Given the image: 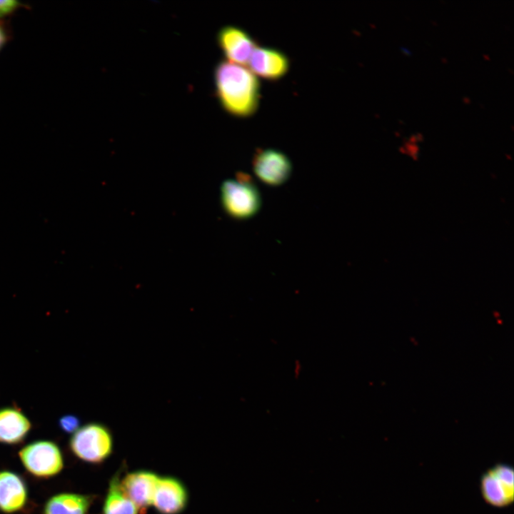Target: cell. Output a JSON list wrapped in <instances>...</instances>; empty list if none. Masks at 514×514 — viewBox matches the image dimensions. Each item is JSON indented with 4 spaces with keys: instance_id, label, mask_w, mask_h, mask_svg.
I'll list each match as a JSON object with an SVG mask.
<instances>
[{
    "instance_id": "7",
    "label": "cell",
    "mask_w": 514,
    "mask_h": 514,
    "mask_svg": "<svg viewBox=\"0 0 514 514\" xmlns=\"http://www.w3.org/2000/svg\"><path fill=\"white\" fill-rule=\"evenodd\" d=\"M216 41L226 61L241 66L248 64L258 45L247 31L235 25L221 27L217 33Z\"/></svg>"
},
{
    "instance_id": "10",
    "label": "cell",
    "mask_w": 514,
    "mask_h": 514,
    "mask_svg": "<svg viewBox=\"0 0 514 514\" xmlns=\"http://www.w3.org/2000/svg\"><path fill=\"white\" fill-rule=\"evenodd\" d=\"M188 498L181 480L173 476H159L152 505L159 514H180L186 508Z\"/></svg>"
},
{
    "instance_id": "15",
    "label": "cell",
    "mask_w": 514,
    "mask_h": 514,
    "mask_svg": "<svg viewBox=\"0 0 514 514\" xmlns=\"http://www.w3.org/2000/svg\"><path fill=\"white\" fill-rule=\"evenodd\" d=\"M21 8H28V6L18 1H0V21H4L6 18L14 15Z\"/></svg>"
},
{
    "instance_id": "6",
    "label": "cell",
    "mask_w": 514,
    "mask_h": 514,
    "mask_svg": "<svg viewBox=\"0 0 514 514\" xmlns=\"http://www.w3.org/2000/svg\"><path fill=\"white\" fill-rule=\"evenodd\" d=\"M255 175L265 184L277 186L284 183L292 173L288 156L276 148H258L252 158Z\"/></svg>"
},
{
    "instance_id": "14",
    "label": "cell",
    "mask_w": 514,
    "mask_h": 514,
    "mask_svg": "<svg viewBox=\"0 0 514 514\" xmlns=\"http://www.w3.org/2000/svg\"><path fill=\"white\" fill-rule=\"evenodd\" d=\"M91 502V497L89 495L59 494L47 501L44 514H87Z\"/></svg>"
},
{
    "instance_id": "11",
    "label": "cell",
    "mask_w": 514,
    "mask_h": 514,
    "mask_svg": "<svg viewBox=\"0 0 514 514\" xmlns=\"http://www.w3.org/2000/svg\"><path fill=\"white\" fill-rule=\"evenodd\" d=\"M27 500V488L23 479L9 472H0V510L13 513L22 508Z\"/></svg>"
},
{
    "instance_id": "16",
    "label": "cell",
    "mask_w": 514,
    "mask_h": 514,
    "mask_svg": "<svg viewBox=\"0 0 514 514\" xmlns=\"http://www.w3.org/2000/svg\"><path fill=\"white\" fill-rule=\"evenodd\" d=\"M59 425L65 433L74 434L80 428V420L74 415L67 414L59 419Z\"/></svg>"
},
{
    "instance_id": "4",
    "label": "cell",
    "mask_w": 514,
    "mask_h": 514,
    "mask_svg": "<svg viewBox=\"0 0 514 514\" xmlns=\"http://www.w3.org/2000/svg\"><path fill=\"white\" fill-rule=\"evenodd\" d=\"M480 493L488 505L497 508L514 501V470L507 463H496L484 472L479 481Z\"/></svg>"
},
{
    "instance_id": "3",
    "label": "cell",
    "mask_w": 514,
    "mask_h": 514,
    "mask_svg": "<svg viewBox=\"0 0 514 514\" xmlns=\"http://www.w3.org/2000/svg\"><path fill=\"white\" fill-rule=\"evenodd\" d=\"M70 448L79 459L90 463H101L113 452L114 440L110 430L99 423L80 427L70 440Z\"/></svg>"
},
{
    "instance_id": "2",
    "label": "cell",
    "mask_w": 514,
    "mask_h": 514,
    "mask_svg": "<svg viewBox=\"0 0 514 514\" xmlns=\"http://www.w3.org/2000/svg\"><path fill=\"white\" fill-rule=\"evenodd\" d=\"M220 201L223 211L237 220L254 216L261 206V196L256 184L251 176L241 171L234 178L222 182Z\"/></svg>"
},
{
    "instance_id": "12",
    "label": "cell",
    "mask_w": 514,
    "mask_h": 514,
    "mask_svg": "<svg viewBox=\"0 0 514 514\" xmlns=\"http://www.w3.org/2000/svg\"><path fill=\"white\" fill-rule=\"evenodd\" d=\"M31 428L27 417L16 407L0 408V443L21 442Z\"/></svg>"
},
{
    "instance_id": "5",
    "label": "cell",
    "mask_w": 514,
    "mask_h": 514,
    "mask_svg": "<svg viewBox=\"0 0 514 514\" xmlns=\"http://www.w3.org/2000/svg\"><path fill=\"white\" fill-rule=\"evenodd\" d=\"M24 466L32 475L49 478L59 473L64 462L59 447L53 442L39 440L31 443L19 452Z\"/></svg>"
},
{
    "instance_id": "1",
    "label": "cell",
    "mask_w": 514,
    "mask_h": 514,
    "mask_svg": "<svg viewBox=\"0 0 514 514\" xmlns=\"http://www.w3.org/2000/svg\"><path fill=\"white\" fill-rule=\"evenodd\" d=\"M216 97L229 115L245 119L254 115L260 104L261 84L243 66L221 60L213 71Z\"/></svg>"
},
{
    "instance_id": "9",
    "label": "cell",
    "mask_w": 514,
    "mask_h": 514,
    "mask_svg": "<svg viewBox=\"0 0 514 514\" xmlns=\"http://www.w3.org/2000/svg\"><path fill=\"white\" fill-rule=\"evenodd\" d=\"M158 478L159 475L148 470H134L121 478L123 492L141 513H145L152 505Z\"/></svg>"
},
{
    "instance_id": "17",
    "label": "cell",
    "mask_w": 514,
    "mask_h": 514,
    "mask_svg": "<svg viewBox=\"0 0 514 514\" xmlns=\"http://www.w3.org/2000/svg\"><path fill=\"white\" fill-rule=\"evenodd\" d=\"M11 33L5 21H0V51L11 40Z\"/></svg>"
},
{
    "instance_id": "13",
    "label": "cell",
    "mask_w": 514,
    "mask_h": 514,
    "mask_svg": "<svg viewBox=\"0 0 514 514\" xmlns=\"http://www.w3.org/2000/svg\"><path fill=\"white\" fill-rule=\"evenodd\" d=\"M121 474V470H119L109 480L102 514H138L139 511L123 492L120 485Z\"/></svg>"
},
{
    "instance_id": "8",
    "label": "cell",
    "mask_w": 514,
    "mask_h": 514,
    "mask_svg": "<svg viewBox=\"0 0 514 514\" xmlns=\"http://www.w3.org/2000/svg\"><path fill=\"white\" fill-rule=\"evenodd\" d=\"M248 64L254 75L266 81H276L288 74L291 62L283 51L274 47L258 44Z\"/></svg>"
}]
</instances>
